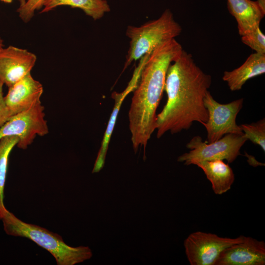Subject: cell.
I'll list each match as a JSON object with an SVG mask.
<instances>
[{"mask_svg":"<svg viewBox=\"0 0 265 265\" xmlns=\"http://www.w3.org/2000/svg\"><path fill=\"white\" fill-rule=\"evenodd\" d=\"M212 83L211 76L195 63L191 54L183 50L167 71L164 90L167 101L157 115V137L188 130L194 122L207 121L204 99Z\"/></svg>","mask_w":265,"mask_h":265,"instance_id":"obj_1","label":"cell"},{"mask_svg":"<svg viewBox=\"0 0 265 265\" xmlns=\"http://www.w3.org/2000/svg\"><path fill=\"white\" fill-rule=\"evenodd\" d=\"M183 50L175 38L169 40L145 56L140 68V81L134 90L128 117L133 149L136 153L143 146L144 158L148 141L156 129V110L164 90L167 70Z\"/></svg>","mask_w":265,"mask_h":265,"instance_id":"obj_2","label":"cell"},{"mask_svg":"<svg viewBox=\"0 0 265 265\" xmlns=\"http://www.w3.org/2000/svg\"><path fill=\"white\" fill-rule=\"evenodd\" d=\"M1 220L7 235L31 240L49 252L58 265H74L88 260L92 256L88 247L70 246L59 235L38 225L25 222L7 210Z\"/></svg>","mask_w":265,"mask_h":265,"instance_id":"obj_3","label":"cell"},{"mask_svg":"<svg viewBox=\"0 0 265 265\" xmlns=\"http://www.w3.org/2000/svg\"><path fill=\"white\" fill-rule=\"evenodd\" d=\"M170 9H166L157 19L140 26H129L126 35L130 39L123 71L133 61L149 54L159 45L175 38L182 31Z\"/></svg>","mask_w":265,"mask_h":265,"instance_id":"obj_4","label":"cell"},{"mask_svg":"<svg viewBox=\"0 0 265 265\" xmlns=\"http://www.w3.org/2000/svg\"><path fill=\"white\" fill-rule=\"evenodd\" d=\"M247 140L244 134H227L211 143L204 142L201 136H195L186 145L190 150L179 156L178 161L186 165L214 160L225 159L232 163L240 155V149Z\"/></svg>","mask_w":265,"mask_h":265,"instance_id":"obj_5","label":"cell"},{"mask_svg":"<svg viewBox=\"0 0 265 265\" xmlns=\"http://www.w3.org/2000/svg\"><path fill=\"white\" fill-rule=\"evenodd\" d=\"M204 103L208 114L207 121L202 124L207 131V143L218 140L229 133L243 134L240 126L236 123L237 116L243 106V98L221 104L208 91Z\"/></svg>","mask_w":265,"mask_h":265,"instance_id":"obj_6","label":"cell"},{"mask_svg":"<svg viewBox=\"0 0 265 265\" xmlns=\"http://www.w3.org/2000/svg\"><path fill=\"white\" fill-rule=\"evenodd\" d=\"M44 107L41 103L11 116L0 129V139L6 136H16L19 148L26 149L37 135L49 132L45 119Z\"/></svg>","mask_w":265,"mask_h":265,"instance_id":"obj_7","label":"cell"},{"mask_svg":"<svg viewBox=\"0 0 265 265\" xmlns=\"http://www.w3.org/2000/svg\"><path fill=\"white\" fill-rule=\"evenodd\" d=\"M244 237L223 238L210 233L195 232L184 240L186 254L191 265H215L224 249L242 241Z\"/></svg>","mask_w":265,"mask_h":265,"instance_id":"obj_8","label":"cell"},{"mask_svg":"<svg viewBox=\"0 0 265 265\" xmlns=\"http://www.w3.org/2000/svg\"><path fill=\"white\" fill-rule=\"evenodd\" d=\"M35 54L9 46L0 50V85L10 87L30 73L36 61Z\"/></svg>","mask_w":265,"mask_h":265,"instance_id":"obj_9","label":"cell"},{"mask_svg":"<svg viewBox=\"0 0 265 265\" xmlns=\"http://www.w3.org/2000/svg\"><path fill=\"white\" fill-rule=\"evenodd\" d=\"M43 92L42 84L30 73L8 87L4 101L11 117L41 104Z\"/></svg>","mask_w":265,"mask_h":265,"instance_id":"obj_10","label":"cell"},{"mask_svg":"<svg viewBox=\"0 0 265 265\" xmlns=\"http://www.w3.org/2000/svg\"><path fill=\"white\" fill-rule=\"evenodd\" d=\"M265 243L249 237L224 249L215 265H264Z\"/></svg>","mask_w":265,"mask_h":265,"instance_id":"obj_11","label":"cell"},{"mask_svg":"<svg viewBox=\"0 0 265 265\" xmlns=\"http://www.w3.org/2000/svg\"><path fill=\"white\" fill-rule=\"evenodd\" d=\"M227 8L235 18L240 36L252 32L260 26L264 17L256 1L252 0H227Z\"/></svg>","mask_w":265,"mask_h":265,"instance_id":"obj_12","label":"cell"},{"mask_svg":"<svg viewBox=\"0 0 265 265\" xmlns=\"http://www.w3.org/2000/svg\"><path fill=\"white\" fill-rule=\"evenodd\" d=\"M265 73V54L255 53L250 54L240 67L225 71L222 80L232 91L240 90L249 79Z\"/></svg>","mask_w":265,"mask_h":265,"instance_id":"obj_13","label":"cell"},{"mask_svg":"<svg viewBox=\"0 0 265 265\" xmlns=\"http://www.w3.org/2000/svg\"><path fill=\"white\" fill-rule=\"evenodd\" d=\"M139 79V75L136 73H134L128 87L123 92L120 93L114 92L112 94V98L114 100L115 104L101 142L92 173L99 172L105 165L108 145L119 110L125 97L136 87Z\"/></svg>","mask_w":265,"mask_h":265,"instance_id":"obj_14","label":"cell"},{"mask_svg":"<svg viewBox=\"0 0 265 265\" xmlns=\"http://www.w3.org/2000/svg\"><path fill=\"white\" fill-rule=\"evenodd\" d=\"M194 164L203 170L215 194H222L231 188L235 180L234 173L229 164L222 160L201 161Z\"/></svg>","mask_w":265,"mask_h":265,"instance_id":"obj_15","label":"cell"},{"mask_svg":"<svg viewBox=\"0 0 265 265\" xmlns=\"http://www.w3.org/2000/svg\"><path fill=\"white\" fill-rule=\"evenodd\" d=\"M62 5L80 8L94 20L101 19L110 10L106 0H44L41 13L49 12Z\"/></svg>","mask_w":265,"mask_h":265,"instance_id":"obj_16","label":"cell"},{"mask_svg":"<svg viewBox=\"0 0 265 265\" xmlns=\"http://www.w3.org/2000/svg\"><path fill=\"white\" fill-rule=\"evenodd\" d=\"M19 138L16 136H6L0 139V219L6 211L4 203V188L6 181L8 159Z\"/></svg>","mask_w":265,"mask_h":265,"instance_id":"obj_17","label":"cell"},{"mask_svg":"<svg viewBox=\"0 0 265 265\" xmlns=\"http://www.w3.org/2000/svg\"><path fill=\"white\" fill-rule=\"evenodd\" d=\"M242 132L248 140L261 147L265 151V119L256 122L240 125Z\"/></svg>","mask_w":265,"mask_h":265,"instance_id":"obj_18","label":"cell"},{"mask_svg":"<svg viewBox=\"0 0 265 265\" xmlns=\"http://www.w3.org/2000/svg\"><path fill=\"white\" fill-rule=\"evenodd\" d=\"M241 41L255 53L265 54V36L260 26L252 32L241 36Z\"/></svg>","mask_w":265,"mask_h":265,"instance_id":"obj_19","label":"cell"},{"mask_svg":"<svg viewBox=\"0 0 265 265\" xmlns=\"http://www.w3.org/2000/svg\"><path fill=\"white\" fill-rule=\"evenodd\" d=\"M44 0H27L25 4L17 9L19 17L25 23L32 19L35 10L43 7Z\"/></svg>","mask_w":265,"mask_h":265,"instance_id":"obj_20","label":"cell"},{"mask_svg":"<svg viewBox=\"0 0 265 265\" xmlns=\"http://www.w3.org/2000/svg\"><path fill=\"white\" fill-rule=\"evenodd\" d=\"M10 117L4 101L3 86L0 85V129Z\"/></svg>","mask_w":265,"mask_h":265,"instance_id":"obj_21","label":"cell"},{"mask_svg":"<svg viewBox=\"0 0 265 265\" xmlns=\"http://www.w3.org/2000/svg\"><path fill=\"white\" fill-rule=\"evenodd\" d=\"M247 156H248V161L251 165H253L254 166L261 165L260 164H261L262 165H264L263 163L258 162L254 158L252 157L251 156L247 155Z\"/></svg>","mask_w":265,"mask_h":265,"instance_id":"obj_22","label":"cell"},{"mask_svg":"<svg viewBox=\"0 0 265 265\" xmlns=\"http://www.w3.org/2000/svg\"><path fill=\"white\" fill-rule=\"evenodd\" d=\"M256 1L263 12L265 13V0H257Z\"/></svg>","mask_w":265,"mask_h":265,"instance_id":"obj_23","label":"cell"},{"mask_svg":"<svg viewBox=\"0 0 265 265\" xmlns=\"http://www.w3.org/2000/svg\"><path fill=\"white\" fill-rule=\"evenodd\" d=\"M27 0H19V3H20V6L19 7H21L23 6Z\"/></svg>","mask_w":265,"mask_h":265,"instance_id":"obj_24","label":"cell"},{"mask_svg":"<svg viewBox=\"0 0 265 265\" xmlns=\"http://www.w3.org/2000/svg\"><path fill=\"white\" fill-rule=\"evenodd\" d=\"M3 40L0 37V50L3 48Z\"/></svg>","mask_w":265,"mask_h":265,"instance_id":"obj_25","label":"cell"},{"mask_svg":"<svg viewBox=\"0 0 265 265\" xmlns=\"http://www.w3.org/2000/svg\"><path fill=\"white\" fill-rule=\"evenodd\" d=\"M5 3H10L12 2V0H0Z\"/></svg>","mask_w":265,"mask_h":265,"instance_id":"obj_26","label":"cell"}]
</instances>
